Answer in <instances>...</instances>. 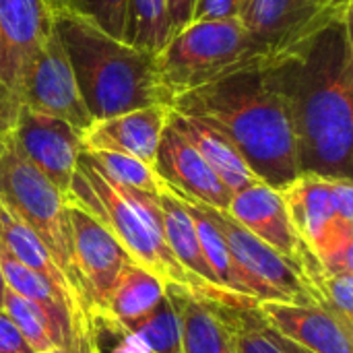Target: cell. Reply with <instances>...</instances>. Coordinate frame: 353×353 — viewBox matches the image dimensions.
I'll list each match as a JSON object with an SVG mask.
<instances>
[{"mask_svg": "<svg viewBox=\"0 0 353 353\" xmlns=\"http://www.w3.org/2000/svg\"><path fill=\"white\" fill-rule=\"evenodd\" d=\"M2 310L12 319L33 353H48L56 347H66L64 339L52 327L48 316L33 302L25 300L8 288H4Z\"/></svg>", "mask_w": 353, "mask_h": 353, "instance_id": "603a6c76", "label": "cell"}, {"mask_svg": "<svg viewBox=\"0 0 353 353\" xmlns=\"http://www.w3.org/2000/svg\"><path fill=\"white\" fill-rule=\"evenodd\" d=\"M48 353H99L97 350V333H95V321L87 316L74 331L72 339L66 347H56Z\"/></svg>", "mask_w": 353, "mask_h": 353, "instance_id": "f1b7e54d", "label": "cell"}, {"mask_svg": "<svg viewBox=\"0 0 353 353\" xmlns=\"http://www.w3.org/2000/svg\"><path fill=\"white\" fill-rule=\"evenodd\" d=\"M128 0H68V10L91 19L105 33L122 39Z\"/></svg>", "mask_w": 353, "mask_h": 353, "instance_id": "4316f807", "label": "cell"}, {"mask_svg": "<svg viewBox=\"0 0 353 353\" xmlns=\"http://www.w3.org/2000/svg\"><path fill=\"white\" fill-rule=\"evenodd\" d=\"M259 68L288 108L300 176L352 180V12L329 19Z\"/></svg>", "mask_w": 353, "mask_h": 353, "instance_id": "6da1fadb", "label": "cell"}, {"mask_svg": "<svg viewBox=\"0 0 353 353\" xmlns=\"http://www.w3.org/2000/svg\"><path fill=\"white\" fill-rule=\"evenodd\" d=\"M236 337V353H281L263 333V319L256 308H228Z\"/></svg>", "mask_w": 353, "mask_h": 353, "instance_id": "484cf974", "label": "cell"}, {"mask_svg": "<svg viewBox=\"0 0 353 353\" xmlns=\"http://www.w3.org/2000/svg\"><path fill=\"white\" fill-rule=\"evenodd\" d=\"M163 298L165 283L130 261L122 267L112 288L105 312L99 321H105L114 329L122 331L147 316Z\"/></svg>", "mask_w": 353, "mask_h": 353, "instance_id": "44dd1931", "label": "cell"}, {"mask_svg": "<svg viewBox=\"0 0 353 353\" xmlns=\"http://www.w3.org/2000/svg\"><path fill=\"white\" fill-rule=\"evenodd\" d=\"M256 310L273 331L308 352L353 353V335L319 304L261 302Z\"/></svg>", "mask_w": 353, "mask_h": 353, "instance_id": "e0dca14e", "label": "cell"}, {"mask_svg": "<svg viewBox=\"0 0 353 353\" xmlns=\"http://www.w3.org/2000/svg\"><path fill=\"white\" fill-rule=\"evenodd\" d=\"M0 205L39 238L79 296L72 271V232L66 199L21 153L12 132L0 134Z\"/></svg>", "mask_w": 353, "mask_h": 353, "instance_id": "8992f818", "label": "cell"}, {"mask_svg": "<svg viewBox=\"0 0 353 353\" xmlns=\"http://www.w3.org/2000/svg\"><path fill=\"white\" fill-rule=\"evenodd\" d=\"M238 19V0H194L192 23Z\"/></svg>", "mask_w": 353, "mask_h": 353, "instance_id": "83f0119b", "label": "cell"}, {"mask_svg": "<svg viewBox=\"0 0 353 353\" xmlns=\"http://www.w3.org/2000/svg\"><path fill=\"white\" fill-rule=\"evenodd\" d=\"M302 242L331 275H353V184L302 174L279 190Z\"/></svg>", "mask_w": 353, "mask_h": 353, "instance_id": "5b68a950", "label": "cell"}, {"mask_svg": "<svg viewBox=\"0 0 353 353\" xmlns=\"http://www.w3.org/2000/svg\"><path fill=\"white\" fill-rule=\"evenodd\" d=\"M0 244L17 261H21L27 269H31L35 275H39L41 279H46L52 285V290L68 304V308L72 312V331L87 316H91L83 308V304H81L74 288L70 285V281L62 273V269L56 265V261L52 259V254L48 252V248L39 242V238L31 230H27L23 223H19L14 217H10L4 211L2 205H0Z\"/></svg>", "mask_w": 353, "mask_h": 353, "instance_id": "d6986e66", "label": "cell"}, {"mask_svg": "<svg viewBox=\"0 0 353 353\" xmlns=\"http://www.w3.org/2000/svg\"><path fill=\"white\" fill-rule=\"evenodd\" d=\"M0 353H33L12 319L0 310Z\"/></svg>", "mask_w": 353, "mask_h": 353, "instance_id": "4dcf8cb0", "label": "cell"}, {"mask_svg": "<svg viewBox=\"0 0 353 353\" xmlns=\"http://www.w3.org/2000/svg\"><path fill=\"white\" fill-rule=\"evenodd\" d=\"M52 25L93 120L147 105H168L157 81L153 52L105 33L74 10L52 14Z\"/></svg>", "mask_w": 353, "mask_h": 353, "instance_id": "3957f363", "label": "cell"}, {"mask_svg": "<svg viewBox=\"0 0 353 353\" xmlns=\"http://www.w3.org/2000/svg\"><path fill=\"white\" fill-rule=\"evenodd\" d=\"M68 199L91 213L139 267L159 277L165 288H172L170 273L157 252L155 242L151 240L149 230L128 201L116 190V186L103 174H99L83 153L79 155Z\"/></svg>", "mask_w": 353, "mask_h": 353, "instance_id": "52a82bcc", "label": "cell"}, {"mask_svg": "<svg viewBox=\"0 0 353 353\" xmlns=\"http://www.w3.org/2000/svg\"><path fill=\"white\" fill-rule=\"evenodd\" d=\"M168 114V105H147L112 118L93 120L83 132V151H112L153 168Z\"/></svg>", "mask_w": 353, "mask_h": 353, "instance_id": "5bb4252c", "label": "cell"}, {"mask_svg": "<svg viewBox=\"0 0 353 353\" xmlns=\"http://www.w3.org/2000/svg\"><path fill=\"white\" fill-rule=\"evenodd\" d=\"M122 331L137 339L147 353H184L178 314L168 294L147 316Z\"/></svg>", "mask_w": 353, "mask_h": 353, "instance_id": "7402d4cb", "label": "cell"}, {"mask_svg": "<svg viewBox=\"0 0 353 353\" xmlns=\"http://www.w3.org/2000/svg\"><path fill=\"white\" fill-rule=\"evenodd\" d=\"M4 279H2V273H0V310H2V296H4Z\"/></svg>", "mask_w": 353, "mask_h": 353, "instance_id": "836d02e7", "label": "cell"}, {"mask_svg": "<svg viewBox=\"0 0 353 353\" xmlns=\"http://www.w3.org/2000/svg\"><path fill=\"white\" fill-rule=\"evenodd\" d=\"M66 213L72 232V271L79 298L83 308L97 323L105 312L122 267L132 259L116 238L72 199H66Z\"/></svg>", "mask_w": 353, "mask_h": 353, "instance_id": "ba28073f", "label": "cell"}, {"mask_svg": "<svg viewBox=\"0 0 353 353\" xmlns=\"http://www.w3.org/2000/svg\"><path fill=\"white\" fill-rule=\"evenodd\" d=\"M83 155L99 174H103L114 184L134 188L141 192H151V194H159L163 186L155 170L134 157L112 153V151H83Z\"/></svg>", "mask_w": 353, "mask_h": 353, "instance_id": "d4e9b609", "label": "cell"}, {"mask_svg": "<svg viewBox=\"0 0 353 353\" xmlns=\"http://www.w3.org/2000/svg\"><path fill=\"white\" fill-rule=\"evenodd\" d=\"M52 27L43 0H0V91L17 97L23 72ZM21 103V101H19Z\"/></svg>", "mask_w": 353, "mask_h": 353, "instance_id": "7c38bea8", "label": "cell"}, {"mask_svg": "<svg viewBox=\"0 0 353 353\" xmlns=\"http://www.w3.org/2000/svg\"><path fill=\"white\" fill-rule=\"evenodd\" d=\"M339 14L345 12L325 10L319 0H238V21L261 64Z\"/></svg>", "mask_w": 353, "mask_h": 353, "instance_id": "30bf717a", "label": "cell"}, {"mask_svg": "<svg viewBox=\"0 0 353 353\" xmlns=\"http://www.w3.org/2000/svg\"><path fill=\"white\" fill-rule=\"evenodd\" d=\"M192 8H194V0H163L168 39L192 23Z\"/></svg>", "mask_w": 353, "mask_h": 353, "instance_id": "f546056e", "label": "cell"}, {"mask_svg": "<svg viewBox=\"0 0 353 353\" xmlns=\"http://www.w3.org/2000/svg\"><path fill=\"white\" fill-rule=\"evenodd\" d=\"M145 353H147V352H145Z\"/></svg>", "mask_w": 353, "mask_h": 353, "instance_id": "e575fe53", "label": "cell"}, {"mask_svg": "<svg viewBox=\"0 0 353 353\" xmlns=\"http://www.w3.org/2000/svg\"><path fill=\"white\" fill-rule=\"evenodd\" d=\"M153 170L165 186L196 203H205L219 211H225L230 205L232 190L217 178L199 151L170 124H165L161 132Z\"/></svg>", "mask_w": 353, "mask_h": 353, "instance_id": "4fadbf2b", "label": "cell"}, {"mask_svg": "<svg viewBox=\"0 0 353 353\" xmlns=\"http://www.w3.org/2000/svg\"><path fill=\"white\" fill-rule=\"evenodd\" d=\"M122 39L147 52H159L168 41L163 0H128Z\"/></svg>", "mask_w": 353, "mask_h": 353, "instance_id": "cb8c5ba5", "label": "cell"}, {"mask_svg": "<svg viewBox=\"0 0 353 353\" xmlns=\"http://www.w3.org/2000/svg\"><path fill=\"white\" fill-rule=\"evenodd\" d=\"M165 294L178 314L184 353H236L228 306L199 300L178 288H165Z\"/></svg>", "mask_w": 353, "mask_h": 353, "instance_id": "ac0fdd59", "label": "cell"}, {"mask_svg": "<svg viewBox=\"0 0 353 353\" xmlns=\"http://www.w3.org/2000/svg\"><path fill=\"white\" fill-rule=\"evenodd\" d=\"M50 14H56L60 10H68V0H43Z\"/></svg>", "mask_w": 353, "mask_h": 353, "instance_id": "d6a6232c", "label": "cell"}, {"mask_svg": "<svg viewBox=\"0 0 353 353\" xmlns=\"http://www.w3.org/2000/svg\"><path fill=\"white\" fill-rule=\"evenodd\" d=\"M170 110L221 132L252 174L271 188L281 190L300 176L288 108L259 66L182 93Z\"/></svg>", "mask_w": 353, "mask_h": 353, "instance_id": "7a4b0ae2", "label": "cell"}, {"mask_svg": "<svg viewBox=\"0 0 353 353\" xmlns=\"http://www.w3.org/2000/svg\"><path fill=\"white\" fill-rule=\"evenodd\" d=\"M319 4L325 10H333V12H347V10H352V0H319Z\"/></svg>", "mask_w": 353, "mask_h": 353, "instance_id": "1f68e13d", "label": "cell"}, {"mask_svg": "<svg viewBox=\"0 0 353 353\" xmlns=\"http://www.w3.org/2000/svg\"><path fill=\"white\" fill-rule=\"evenodd\" d=\"M159 203H161V213H163L165 238H168L172 254L176 256L180 267L209 292L211 302L219 306H228V308H256L259 306L256 302L236 296L219 285V281L215 279L203 254L190 213L186 211L184 203L165 184L159 190Z\"/></svg>", "mask_w": 353, "mask_h": 353, "instance_id": "2e32d148", "label": "cell"}, {"mask_svg": "<svg viewBox=\"0 0 353 353\" xmlns=\"http://www.w3.org/2000/svg\"><path fill=\"white\" fill-rule=\"evenodd\" d=\"M254 66L261 60L238 19L190 23L155 52L157 81L168 105L182 93Z\"/></svg>", "mask_w": 353, "mask_h": 353, "instance_id": "277c9868", "label": "cell"}, {"mask_svg": "<svg viewBox=\"0 0 353 353\" xmlns=\"http://www.w3.org/2000/svg\"><path fill=\"white\" fill-rule=\"evenodd\" d=\"M225 213L252 236L298 265V254L304 242L294 230L283 196L277 188H271L265 182H254L232 194Z\"/></svg>", "mask_w": 353, "mask_h": 353, "instance_id": "9a60e30c", "label": "cell"}, {"mask_svg": "<svg viewBox=\"0 0 353 353\" xmlns=\"http://www.w3.org/2000/svg\"><path fill=\"white\" fill-rule=\"evenodd\" d=\"M12 137L21 153L60 190L64 199H68L79 155L83 153V132L60 118L21 105Z\"/></svg>", "mask_w": 353, "mask_h": 353, "instance_id": "8fae6325", "label": "cell"}, {"mask_svg": "<svg viewBox=\"0 0 353 353\" xmlns=\"http://www.w3.org/2000/svg\"><path fill=\"white\" fill-rule=\"evenodd\" d=\"M17 97L21 105L60 118L79 132H85L91 126L93 118L81 97L74 72L54 31V25L29 60Z\"/></svg>", "mask_w": 353, "mask_h": 353, "instance_id": "9c48e42d", "label": "cell"}, {"mask_svg": "<svg viewBox=\"0 0 353 353\" xmlns=\"http://www.w3.org/2000/svg\"><path fill=\"white\" fill-rule=\"evenodd\" d=\"M168 124L199 151V155L217 174V178L232 190V194L244 190L246 186H250L254 182H261L252 174V170L246 165L242 155L236 151V147L221 132H217L203 120L182 116V114L170 110Z\"/></svg>", "mask_w": 353, "mask_h": 353, "instance_id": "ffe728a7", "label": "cell"}]
</instances>
